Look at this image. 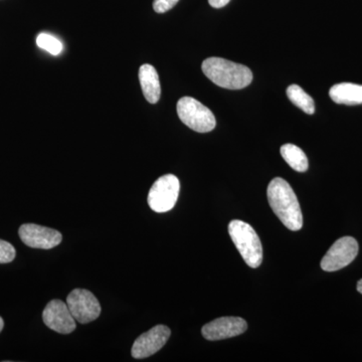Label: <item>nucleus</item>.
<instances>
[{"label": "nucleus", "instance_id": "1", "mask_svg": "<svg viewBox=\"0 0 362 362\" xmlns=\"http://www.w3.org/2000/svg\"><path fill=\"white\" fill-rule=\"evenodd\" d=\"M267 195L271 209L283 225L291 230H301L303 226L301 207L289 183L281 177L274 178L269 185Z\"/></svg>", "mask_w": 362, "mask_h": 362}, {"label": "nucleus", "instance_id": "2", "mask_svg": "<svg viewBox=\"0 0 362 362\" xmlns=\"http://www.w3.org/2000/svg\"><path fill=\"white\" fill-rule=\"evenodd\" d=\"M202 71L214 84L228 90H240L252 81V73L247 66L221 58L204 59Z\"/></svg>", "mask_w": 362, "mask_h": 362}, {"label": "nucleus", "instance_id": "3", "mask_svg": "<svg viewBox=\"0 0 362 362\" xmlns=\"http://www.w3.org/2000/svg\"><path fill=\"white\" fill-rule=\"evenodd\" d=\"M228 233L247 265L252 269L261 266L263 247L252 226L243 221H232L228 225Z\"/></svg>", "mask_w": 362, "mask_h": 362}, {"label": "nucleus", "instance_id": "4", "mask_svg": "<svg viewBox=\"0 0 362 362\" xmlns=\"http://www.w3.org/2000/svg\"><path fill=\"white\" fill-rule=\"evenodd\" d=\"M176 110L182 123L195 132H211L216 128V117L213 112L194 98H181L177 102Z\"/></svg>", "mask_w": 362, "mask_h": 362}, {"label": "nucleus", "instance_id": "5", "mask_svg": "<svg viewBox=\"0 0 362 362\" xmlns=\"http://www.w3.org/2000/svg\"><path fill=\"white\" fill-rule=\"evenodd\" d=\"M180 183L173 175L161 176L150 188L148 204L156 213H166L175 207L180 194Z\"/></svg>", "mask_w": 362, "mask_h": 362}, {"label": "nucleus", "instance_id": "6", "mask_svg": "<svg viewBox=\"0 0 362 362\" xmlns=\"http://www.w3.org/2000/svg\"><path fill=\"white\" fill-rule=\"evenodd\" d=\"M358 254V243L352 237H343L331 246L321 259V268L325 272L341 270L349 266Z\"/></svg>", "mask_w": 362, "mask_h": 362}, {"label": "nucleus", "instance_id": "7", "mask_svg": "<svg viewBox=\"0 0 362 362\" xmlns=\"http://www.w3.org/2000/svg\"><path fill=\"white\" fill-rule=\"evenodd\" d=\"M66 305L78 322L86 324L96 320L101 314V306L92 292L75 289L66 298Z\"/></svg>", "mask_w": 362, "mask_h": 362}, {"label": "nucleus", "instance_id": "8", "mask_svg": "<svg viewBox=\"0 0 362 362\" xmlns=\"http://www.w3.org/2000/svg\"><path fill=\"white\" fill-rule=\"evenodd\" d=\"M170 334L171 331L168 326H154L135 340L131 354L136 359L147 358L153 356L166 344Z\"/></svg>", "mask_w": 362, "mask_h": 362}, {"label": "nucleus", "instance_id": "9", "mask_svg": "<svg viewBox=\"0 0 362 362\" xmlns=\"http://www.w3.org/2000/svg\"><path fill=\"white\" fill-rule=\"evenodd\" d=\"M18 233L26 246L33 249H52L59 246L63 240V235L58 230L35 223L21 226Z\"/></svg>", "mask_w": 362, "mask_h": 362}, {"label": "nucleus", "instance_id": "10", "mask_svg": "<svg viewBox=\"0 0 362 362\" xmlns=\"http://www.w3.org/2000/svg\"><path fill=\"white\" fill-rule=\"evenodd\" d=\"M42 320L49 329L69 334L76 329V320L70 309L61 300H52L42 312Z\"/></svg>", "mask_w": 362, "mask_h": 362}, {"label": "nucleus", "instance_id": "11", "mask_svg": "<svg viewBox=\"0 0 362 362\" xmlns=\"http://www.w3.org/2000/svg\"><path fill=\"white\" fill-rule=\"evenodd\" d=\"M247 329L246 320L240 317H221L202 327V337L209 341L239 337Z\"/></svg>", "mask_w": 362, "mask_h": 362}, {"label": "nucleus", "instance_id": "12", "mask_svg": "<svg viewBox=\"0 0 362 362\" xmlns=\"http://www.w3.org/2000/svg\"><path fill=\"white\" fill-rule=\"evenodd\" d=\"M139 81L145 99L150 104H156L160 99L161 86L156 68L148 64L140 66Z\"/></svg>", "mask_w": 362, "mask_h": 362}, {"label": "nucleus", "instance_id": "13", "mask_svg": "<svg viewBox=\"0 0 362 362\" xmlns=\"http://www.w3.org/2000/svg\"><path fill=\"white\" fill-rule=\"evenodd\" d=\"M329 96L335 103L349 105L362 104V86L352 83H340L329 90Z\"/></svg>", "mask_w": 362, "mask_h": 362}, {"label": "nucleus", "instance_id": "14", "mask_svg": "<svg viewBox=\"0 0 362 362\" xmlns=\"http://www.w3.org/2000/svg\"><path fill=\"white\" fill-rule=\"evenodd\" d=\"M280 152L284 160L294 170L298 173H305L308 169V158L300 147L289 143V144L283 145Z\"/></svg>", "mask_w": 362, "mask_h": 362}, {"label": "nucleus", "instance_id": "15", "mask_svg": "<svg viewBox=\"0 0 362 362\" xmlns=\"http://www.w3.org/2000/svg\"><path fill=\"white\" fill-rule=\"evenodd\" d=\"M287 96L295 106L303 110L308 115H312L315 112L314 100L300 86H289L287 88Z\"/></svg>", "mask_w": 362, "mask_h": 362}, {"label": "nucleus", "instance_id": "16", "mask_svg": "<svg viewBox=\"0 0 362 362\" xmlns=\"http://www.w3.org/2000/svg\"><path fill=\"white\" fill-rule=\"evenodd\" d=\"M37 45L40 49L49 52L52 56H59L63 51V44L61 40L49 33H40L37 37Z\"/></svg>", "mask_w": 362, "mask_h": 362}, {"label": "nucleus", "instance_id": "17", "mask_svg": "<svg viewBox=\"0 0 362 362\" xmlns=\"http://www.w3.org/2000/svg\"><path fill=\"white\" fill-rule=\"evenodd\" d=\"M16 249L6 240H0V264H7L16 258Z\"/></svg>", "mask_w": 362, "mask_h": 362}, {"label": "nucleus", "instance_id": "18", "mask_svg": "<svg viewBox=\"0 0 362 362\" xmlns=\"http://www.w3.org/2000/svg\"><path fill=\"white\" fill-rule=\"evenodd\" d=\"M180 0H154L153 8L157 13H164L170 11Z\"/></svg>", "mask_w": 362, "mask_h": 362}, {"label": "nucleus", "instance_id": "19", "mask_svg": "<svg viewBox=\"0 0 362 362\" xmlns=\"http://www.w3.org/2000/svg\"><path fill=\"white\" fill-rule=\"evenodd\" d=\"M230 1V0H209L211 6L214 7V8H221V7L226 6Z\"/></svg>", "mask_w": 362, "mask_h": 362}, {"label": "nucleus", "instance_id": "20", "mask_svg": "<svg viewBox=\"0 0 362 362\" xmlns=\"http://www.w3.org/2000/svg\"><path fill=\"white\" fill-rule=\"evenodd\" d=\"M356 288H357V291H358L359 293H361V294H362V279H361V280H359L358 282H357Z\"/></svg>", "mask_w": 362, "mask_h": 362}, {"label": "nucleus", "instance_id": "21", "mask_svg": "<svg viewBox=\"0 0 362 362\" xmlns=\"http://www.w3.org/2000/svg\"><path fill=\"white\" fill-rule=\"evenodd\" d=\"M4 322L2 320L1 317H0V332H1L2 329H4Z\"/></svg>", "mask_w": 362, "mask_h": 362}]
</instances>
